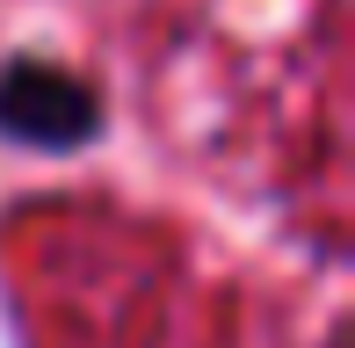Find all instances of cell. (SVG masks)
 Segmentation results:
<instances>
[{"label":"cell","mask_w":355,"mask_h":348,"mask_svg":"<svg viewBox=\"0 0 355 348\" xmlns=\"http://www.w3.org/2000/svg\"><path fill=\"white\" fill-rule=\"evenodd\" d=\"M0 131L15 146H37V153H66V146H87L102 131V102H94L87 80H73L66 66H22L0 73Z\"/></svg>","instance_id":"cell-1"}]
</instances>
